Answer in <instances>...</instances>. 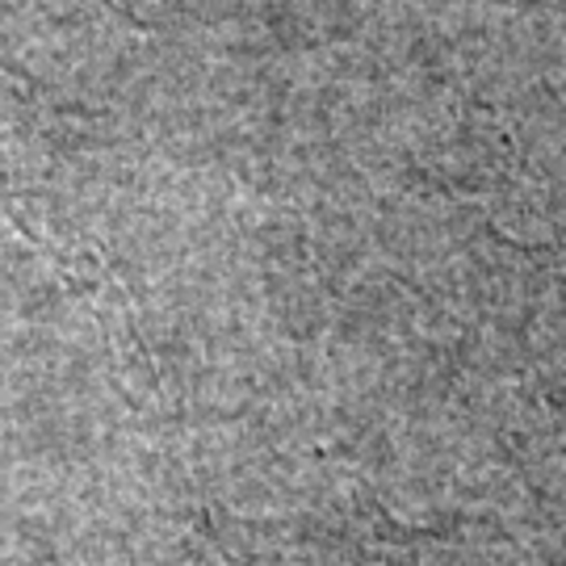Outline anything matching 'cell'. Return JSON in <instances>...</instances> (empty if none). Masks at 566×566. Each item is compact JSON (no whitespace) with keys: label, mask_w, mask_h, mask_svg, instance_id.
I'll list each match as a JSON object with an SVG mask.
<instances>
[{"label":"cell","mask_w":566,"mask_h":566,"mask_svg":"<svg viewBox=\"0 0 566 566\" xmlns=\"http://www.w3.org/2000/svg\"><path fill=\"white\" fill-rule=\"evenodd\" d=\"M219 554L227 566H453L458 546L432 533L395 525L390 516H353V525L269 528L252 521L248 528L219 533Z\"/></svg>","instance_id":"1"}]
</instances>
